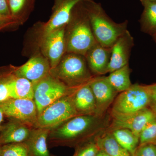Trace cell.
<instances>
[{
    "mask_svg": "<svg viewBox=\"0 0 156 156\" xmlns=\"http://www.w3.org/2000/svg\"><path fill=\"white\" fill-rule=\"evenodd\" d=\"M5 116L19 120L34 128L38 117L36 105L34 100L11 98L0 102Z\"/></svg>",
    "mask_w": 156,
    "mask_h": 156,
    "instance_id": "cell-8",
    "label": "cell"
},
{
    "mask_svg": "<svg viewBox=\"0 0 156 156\" xmlns=\"http://www.w3.org/2000/svg\"><path fill=\"white\" fill-rule=\"evenodd\" d=\"M1 156H29L28 149L24 142L2 146Z\"/></svg>",
    "mask_w": 156,
    "mask_h": 156,
    "instance_id": "cell-25",
    "label": "cell"
},
{
    "mask_svg": "<svg viewBox=\"0 0 156 156\" xmlns=\"http://www.w3.org/2000/svg\"><path fill=\"white\" fill-rule=\"evenodd\" d=\"M152 37L154 41L156 43V32L153 35H152Z\"/></svg>",
    "mask_w": 156,
    "mask_h": 156,
    "instance_id": "cell-35",
    "label": "cell"
},
{
    "mask_svg": "<svg viewBox=\"0 0 156 156\" xmlns=\"http://www.w3.org/2000/svg\"><path fill=\"white\" fill-rule=\"evenodd\" d=\"M72 98L78 115H96V102L89 83L77 88Z\"/></svg>",
    "mask_w": 156,
    "mask_h": 156,
    "instance_id": "cell-17",
    "label": "cell"
},
{
    "mask_svg": "<svg viewBox=\"0 0 156 156\" xmlns=\"http://www.w3.org/2000/svg\"><path fill=\"white\" fill-rule=\"evenodd\" d=\"M108 112L102 116L79 115L50 129L48 144L50 147H76L106 130L110 122Z\"/></svg>",
    "mask_w": 156,
    "mask_h": 156,
    "instance_id": "cell-1",
    "label": "cell"
},
{
    "mask_svg": "<svg viewBox=\"0 0 156 156\" xmlns=\"http://www.w3.org/2000/svg\"><path fill=\"white\" fill-rule=\"evenodd\" d=\"M11 98L34 100V84L14 74L11 83Z\"/></svg>",
    "mask_w": 156,
    "mask_h": 156,
    "instance_id": "cell-21",
    "label": "cell"
},
{
    "mask_svg": "<svg viewBox=\"0 0 156 156\" xmlns=\"http://www.w3.org/2000/svg\"><path fill=\"white\" fill-rule=\"evenodd\" d=\"M149 85L132 84L130 88L119 93L108 111L111 115L135 113L149 107Z\"/></svg>",
    "mask_w": 156,
    "mask_h": 156,
    "instance_id": "cell-5",
    "label": "cell"
},
{
    "mask_svg": "<svg viewBox=\"0 0 156 156\" xmlns=\"http://www.w3.org/2000/svg\"><path fill=\"white\" fill-rule=\"evenodd\" d=\"M131 69L129 64L110 73L107 77L109 83L118 93L124 92L131 87L130 74Z\"/></svg>",
    "mask_w": 156,
    "mask_h": 156,
    "instance_id": "cell-22",
    "label": "cell"
},
{
    "mask_svg": "<svg viewBox=\"0 0 156 156\" xmlns=\"http://www.w3.org/2000/svg\"><path fill=\"white\" fill-rule=\"evenodd\" d=\"M94 140L99 149L109 156H131L117 142L112 133L106 130L95 136Z\"/></svg>",
    "mask_w": 156,
    "mask_h": 156,
    "instance_id": "cell-19",
    "label": "cell"
},
{
    "mask_svg": "<svg viewBox=\"0 0 156 156\" xmlns=\"http://www.w3.org/2000/svg\"><path fill=\"white\" fill-rule=\"evenodd\" d=\"M76 89L68 87L50 74L34 84V100L38 115L57 99L73 94Z\"/></svg>",
    "mask_w": 156,
    "mask_h": 156,
    "instance_id": "cell-6",
    "label": "cell"
},
{
    "mask_svg": "<svg viewBox=\"0 0 156 156\" xmlns=\"http://www.w3.org/2000/svg\"><path fill=\"white\" fill-rule=\"evenodd\" d=\"M0 15L5 17H12L8 0H0Z\"/></svg>",
    "mask_w": 156,
    "mask_h": 156,
    "instance_id": "cell-32",
    "label": "cell"
},
{
    "mask_svg": "<svg viewBox=\"0 0 156 156\" xmlns=\"http://www.w3.org/2000/svg\"><path fill=\"white\" fill-rule=\"evenodd\" d=\"M0 131V145L23 142L28 138L33 127L19 120L9 119Z\"/></svg>",
    "mask_w": 156,
    "mask_h": 156,
    "instance_id": "cell-16",
    "label": "cell"
},
{
    "mask_svg": "<svg viewBox=\"0 0 156 156\" xmlns=\"http://www.w3.org/2000/svg\"><path fill=\"white\" fill-rule=\"evenodd\" d=\"M50 129L33 128L28 138L24 142L29 156H50L48 148V139Z\"/></svg>",
    "mask_w": 156,
    "mask_h": 156,
    "instance_id": "cell-18",
    "label": "cell"
},
{
    "mask_svg": "<svg viewBox=\"0 0 156 156\" xmlns=\"http://www.w3.org/2000/svg\"><path fill=\"white\" fill-rule=\"evenodd\" d=\"M147 1H150V2H156V0H147Z\"/></svg>",
    "mask_w": 156,
    "mask_h": 156,
    "instance_id": "cell-36",
    "label": "cell"
},
{
    "mask_svg": "<svg viewBox=\"0 0 156 156\" xmlns=\"http://www.w3.org/2000/svg\"><path fill=\"white\" fill-rule=\"evenodd\" d=\"M5 117V115H4L2 109L0 107V131H1L3 126L2 123Z\"/></svg>",
    "mask_w": 156,
    "mask_h": 156,
    "instance_id": "cell-33",
    "label": "cell"
},
{
    "mask_svg": "<svg viewBox=\"0 0 156 156\" xmlns=\"http://www.w3.org/2000/svg\"><path fill=\"white\" fill-rule=\"evenodd\" d=\"M96 156H109L107 154L105 153L103 151L101 150L99 151L98 153L97 154Z\"/></svg>",
    "mask_w": 156,
    "mask_h": 156,
    "instance_id": "cell-34",
    "label": "cell"
},
{
    "mask_svg": "<svg viewBox=\"0 0 156 156\" xmlns=\"http://www.w3.org/2000/svg\"><path fill=\"white\" fill-rule=\"evenodd\" d=\"M140 1L144 8L139 21L141 31L152 36L156 32V2Z\"/></svg>",
    "mask_w": 156,
    "mask_h": 156,
    "instance_id": "cell-20",
    "label": "cell"
},
{
    "mask_svg": "<svg viewBox=\"0 0 156 156\" xmlns=\"http://www.w3.org/2000/svg\"><path fill=\"white\" fill-rule=\"evenodd\" d=\"M120 145L128 151L131 156L139 144V136L128 129L120 128L109 131Z\"/></svg>",
    "mask_w": 156,
    "mask_h": 156,
    "instance_id": "cell-23",
    "label": "cell"
},
{
    "mask_svg": "<svg viewBox=\"0 0 156 156\" xmlns=\"http://www.w3.org/2000/svg\"><path fill=\"white\" fill-rule=\"evenodd\" d=\"M11 16L18 19V16L24 9L27 0H8Z\"/></svg>",
    "mask_w": 156,
    "mask_h": 156,
    "instance_id": "cell-29",
    "label": "cell"
},
{
    "mask_svg": "<svg viewBox=\"0 0 156 156\" xmlns=\"http://www.w3.org/2000/svg\"><path fill=\"white\" fill-rule=\"evenodd\" d=\"M50 74L71 88H77L89 83L95 76L89 69L85 56L66 53Z\"/></svg>",
    "mask_w": 156,
    "mask_h": 156,
    "instance_id": "cell-4",
    "label": "cell"
},
{
    "mask_svg": "<svg viewBox=\"0 0 156 156\" xmlns=\"http://www.w3.org/2000/svg\"><path fill=\"white\" fill-rule=\"evenodd\" d=\"M92 0H56L53 14L44 26L42 37L66 26L69 23L73 10L78 4Z\"/></svg>",
    "mask_w": 156,
    "mask_h": 156,
    "instance_id": "cell-12",
    "label": "cell"
},
{
    "mask_svg": "<svg viewBox=\"0 0 156 156\" xmlns=\"http://www.w3.org/2000/svg\"><path fill=\"white\" fill-rule=\"evenodd\" d=\"M18 20L12 17H5L0 15V31L16 25L18 23Z\"/></svg>",
    "mask_w": 156,
    "mask_h": 156,
    "instance_id": "cell-30",
    "label": "cell"
},
{
    "mask_svg": "<svg viewBox=\"0 0 156 156\" xmlns=\"http://www.w3.org/2000/svg\"><path fill=\"white\" fill-rule=\"evenodd\" d=\"M133 156H156V144H147L139 145Z\"/></svg>",
    "mask_w": 156,
    "mask_h": 156,
    "instance_id": "cell-28",
    "label": "cell"
},
{
    "mask_svg": "<svg viewBox=\"0 0 156 156\" xmlns=\"http://www.w3.org/2000/svg\"><path fill=\"white\" fill-rule=\"evenodd\" d=\"M1 150H2V146L0 145V156H1Z\"/></svg>",
    "mask_w": 156,
    "mask_h": 156,
    "instance_id": "cell-37",
    "label": "cell"
},
{
    "mask_svg": "<svg viewBox=\"0 0 156 156\" xmlns=\"http://www.w3.org/2000/svg\"><path fill=\"white\" fill-rule=\"evenodd\" d=\"M50 62L44 56L37 55L19 67H15L14 74L34 84L50 74Z\"/></svg>",
    "mask_w": 156,
    "mask_h": 156,
    "instance_id": "cell-14",
    "label": "cell"
},
{
    "mask_svg": "<svg viewBox=\"0 0 156 156\" xmlns=\"http://www.w3.org/2000/svg\"><path fill=\"white\" fill-rule=\"evenodd\" d=\"M155 144H156V142Z\"/></svg>",
    "mask_w": 156,
    "mask_h": 156,
    "instance_id": "cell-39",
    "label": "cell"
},
{
    "mask_svg": "<svg viewBox=\"0 0 156 156\" xmlns=\"http://www.w3.org/2000/svg\"><path fill=\"white\" fill-rule=\"evenodd\" d=\"M73 156H96L100 150L94 138L77 146Z\"/></svg>",
    "mask_w": 156,
    "mask_h": 156,
    "instance_id": "cell-27",
    "label": "cell"
},
{
    "mask_svg": "<svg viewBox=\"0 0 156 156\" xmlns=\"http://www.w3.org/2000/svg\"><path fill=\"white\" fill-rule=\"evenodd\" d=\"M139 144H154L156 142V119L148 123L139 135Z\"/></svg>",
    "mask_w": 156,
    "mask_h": 156,
    "instance_id": "cell-26",
    "label": "cell"
},
{
    "mask_svg": "<svg viewBox=\"0 0 156 156\" xmlns=\"http://www.w3.org/2000/svg\"><path fill=\"white\" fill-rule=\"evenodd\" d=\"M15 67L13 66L0 67V102L11 98V83Z\"/></svg>",
    "mask_w": 156,
    "mask_h": 156,
    "instance_id": "cell-24",
    "label": "cell"
},
{
    "mask_svg": "<svg viewBox=\"0 0 156 156\" xmlns=\"http://www.w3.org/2000/svg\"><path fill=\"white\" fill-rule=\"evenodd\" d=\"M151 91L150 108L156 117V83L149 85Z\"/></svg>",
    "mask_w": 156,
    "mask_h": 156,
    "instance_id": "cell-31",
    "label": "cell"
},
{
    "mask_svg": "<svg viewBox=\"0 0 156 156\" xmlns=\"http://www.w3.org/2000/svg\"><path fill=\"white\" fill-rule=\"evenodd\" d=\"M50 156H54V155H52V154H50Z\"/></svg>",
    "mask_w": 156,
    "mask_h": 156,
    "instance_id": "cell-38",
    "label": "cell"
},
{
    "mask_svg": "<svg viewBox=\"0 0 156 156\" xmlns=\"http://www.w3.org/2000/svg\"><path fill=\"white\" fill-rule=\"evenodd\" d=\"M110 115L109 125L106 131L125 128L139 136L140 133L148 123L156 119L155 115L149 108L131 114Z\"/></svg>",
    "mask_w": 156,
    "mask_h": 156,
    "instance_id": "cell-9",
    "label": "cell"
},
{
    "mask_svg": "<svg viewBox=\"0 0 156 156\" xmlns=\"http://www.w3.org/2000/svg\"><path fill=\"white\" fill-rule=\"evenodd\" d=\"M111 56V48L97 43L85 56L89 69L94 76H104L108 73Z\"/></svg>",
    "mask_w": 156,
    "mask_h": 156,
    "instance_id": "cell-15",
    "label": "cell"
},
{
    "mask_svg": "<svg viewBox=\"0 0 156 156\" xmlns=\"http://www.w3.org/2000/svg\"><path fill=\"white\" fill-rule=\"evenodd\" d=\"M96 105V115L102 116L108 112L118 95V92L109 83L107 77L95 76L89 82Z\"/></svg>",
    "mask_w": 156,
    "mask_h": 156,
    "instance_id": "cell-11",
    "label": "cell"
},
{
    "mask_svg": "<svg viewBox=\"0 0 156 156\" xmlns=\"http://www.w3.org/2000/svg\"><path fill=\"white\" fill-rule=\"evenodd\" d=\"M65 39L66 53L84 56L97 43L85 8L76 12L73 11L70 20L66 27Z\"/></svg>",
    "mask_w": 156,
    "mask_h": 156,
    "instance_id": "cell-3",
    "label": "cell"
},
{
    "mask_svg": "<svg viewBox=\"0 0 156 156\" xmlns=\"http://www.w3.org/2000/svg\"><path fill=\"white\" fill-rule=\"evenodd\" d=\"M73 94L62 97L45 108L38 115L34 127L51 129L79 115L73 102Z\"/></svg>",
    "mask_w": 156,
    "mask_h": 156,
    "instance_id": "cell-7",
    "label": "cell"
},
{
    "mask_svg": "<svg viewBox=\"0 0 156 156\" xmlns=\"http://www.w3.org/2000/svg\"><path fill=\"white\" fill-rule=\"evenodd\" d=\"M88 3L85 9L96 42L103 47L111 48L118 38L128 30V20L120 23L115 22L100 4L92 0Z\"/></svg>",
    "mask_w": 156,
    "mask_h": 156,
    "instance_id": "cell-2",
    "label": "cell"
},
{
    "mask_svg": "<svg viewBox=\"0 0 156 156\" xmlns=\"http://www.w3.org/2000/svg\"><path fill=\"white\" fill-rule=\"evenodd\" d=\"M134 45L133 37L127 30L112 47L108 73H110L129 64L131 50Z\"/></svg>",
    "mask_w": 156,
    "mask_h": 156,
    "instance_id": "cell-13",
    "label": "cell"
},
{
    "mask_svg": "<svg viewBox=\"0 0 156 156\" xmlns=\"http://www.w3.org/2000/svg\"><path fill=\"white\" fill-rule=\"evenodd\" d=\"M66 26L51 32L42 37L41 50L43 56L50 62L51 69L56 67L66 53Z\"/></svg>",
    "mask_w": 156,
    "mask_h": 156,
    "instance_id": "cell-10",
    "label": "cell"
}]
</instances>
